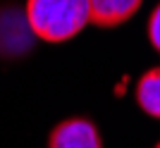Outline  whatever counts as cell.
Returning <instances> with one entry per match:
<instances>
[{
  "mask_svg": "<svg viewBox=\"0 0 160 148\" xmlns=\"http://www.w3.org/2000/svg\"><path fill=\"white\" fill-rule=\"evenodd\" d=\"M155 148H160V143H158V146H155Z\"/></svg>",
  "mask_w": 160,
  "mask_h": 148,
  "instance_id": "obj_7",
  "label": "cell"
},
{
  "mask_svg": "<svg viewBox=\"0 0 160 148\" xmlns=\"http://www.w3.org/2000/svg\"><path fill=\"white\" fill-rule=\"evenodd\" d=\"M146 34H148V41L151 46L160 53V2L153 7V12L148 17V27H146Z\"/></svg>",
  "mask_w": 160,
  "mask_h": 148,
  "instance_id": "obj_6",
  "label": "cell"
},
{
  "mask_svg": "<svg viewBox=\"0 0 160 148\" xmlns=\"http://www.w3.org/2000/svg\"><path fill=\"white\" fill-rule=\"evenodd\" d=\"M48 148H103L98 127L86 117H69L53 127Z\"/></svg>",
  "mask_w": 160,
  "mask_h": 148,
  "instance_id": "obj_3",
  "label": "cell"
},
{
  "mask_svg": "<svg viewBox=\"0 0 160 148\" xmlns=\"http://www.w3.org/2000/svg\"><path fill=\"white\" fill-rule=\"evenodd\" d=\"M136 103L148 117L160 120V67L141 74L136 84Z\"/></svg>",
  "mask_w": 160,
  "mask_h": 148,
  "instance_id": "obj_5",
  "label": "cell"
},
{
  "mask_svg": "<svg viewBox=\"0 0 160 148\" xmlns=\"http://www.w3.org/2000/svg\"><path fill=\"white\" fill-rule=\"evenodd\" d=\"M36 34L29 24L27 10L12 2L0 5V57L19 60L29 55L36 46Z\"/></svg>",
  "mask_w": 160,
  "mask_h": 148,
  "instance_id": "obj_2",
  "label": "cell"
},
{
  "mask_svg": "<svg viewBox=\"0 0 160 148\" xmlns=\"http://www.w3.org/2000/svg\"><path fill=\"white\" fill-rule=\"evenodd\" d=\"M24 10L36 38L46 43H65L91 24L88 0H27Z\"/></svg>",
  "mask_w": 160,
  "mask_h": 148,
  "instance_id": "obj_1",
  "label": "cell"
},
{
  "mask_svg": "<svg viewBox=\"0 0 160 148\" xmlns=\"http://www.w3.org/2000/svg\"><path fill=\"white\" fill-rule=\"evenodd\" d=\"M143 0H88L91 7V24L103 29L120 27L139 12Z\"/></svg>",
  "mask_w": 160,
  "mask_h": 148,
  "instance_id": "obj_4",
  "label": "cell"
}]
</instances>
